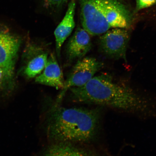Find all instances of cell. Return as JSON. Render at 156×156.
Instances as JSON below:
<instances>
[{
    "instance_id": "9a60e30c",
    "label": "cell",
    "mask_w": 156,
    "mask_h": 156,
    "mask_svg": "<svg viewBox=\"0 0 156 156\" xmlns=\"http://www.w3.org/2000/svg\"><path fill=\"white\" fill-rule=\"evenodd\" d=\"M4 77V74L3 72L2 68L0 67V81H1L3 78Z\"/></svg>"
},
{
    "instance_id": "4fadbf2b",
    "label": "cell",
    "mask_w": 156,
    "mask_h": 156,
    "mask_svg": "<svg viewBox=\"0 0 156 156\" xmlns=\"http://www.w3.org/2000/svg\"><path fill=\"white\" fill-rule=\"evenodd\" d=\"M69 0H42L44 5L47 8L58 11L67 3Z\"/></svg>"
},
{
    "instance_id": "52a82bcc",
    "label": "cell",
    "mask_w": 156,
    "mask_h": 156,
    "mask_svg": "<svg viewBox=\"0 0 156 156\" xmlns=\"http://www.w3.org/2000/svg\"><path fill=\"white\" fill-rule=\"evenodd\" d=\"M106 20L111 28L126 29L129 26L130 16L127 10L117 0H101Z\"/></svg>"
},
{
    "instance_id": "9c48e42d",
    "label": "cell",
    "mask_w": 156,
    "mask_h": 156,
    "mask_svg": "<svg viewBox=\"0 0 156 156\" xmlns=\"http://www.w3.org/2000/svg\"><path fill=\"white\" fill-rule=\"evenodd\" d=\"M35 81L37 83L53 87L57 89L63 88L65 81L63 74L54 54H51L48 57L42 73L36 77Z\"/></svg>"
},
{
    "instance_id": "8fae6325",
    "label": "cell",
    "mask_w": 156,
    "mask_h": 156,
    "mask_svg": "<svg viewBox=\"0 0 156 156\" xmlns=\"http://www.w3.org/2000/svg\"><path fill=\"white\" fill-rule=\"evenodd\" d=\"M73 142H58L54 143L45 151L44 155L49 156L92 155V152L79 147Z\"/></svg>"
},
{
    "instance_id": "277c9868",
    "label": "cell",
    "mask_w": 156,
    "mask_h": 156,
    "mask_svg": "<svg viewBox=\"0 0 156 156\" xmlns=\"http://www.w3.org/2000/svg\"><path fill=\"white\" fill-rule=\"evenodd\" d=\"M103 66L102 62L95 58L87 57L80 59L74 66L65 82L63 88L58 95L55 105H58L60 102L68 89L85 85L94 77Z\"/></svg>"
},
{
    "instance_id": "6da1fadb",
    "label": "cell",
    "mask_w": 156,
    "mask_h": 156,
    "mask_svg": "<svg viewBox=\"0 0 156 156\" xmlns=\"http://www.w3.org/2000/svg\"><path fill=\"white\" fill-rule=\"evenodd\" d=\"M69 90L78 102L103 105L142 116H153L155 113V104L150 98L128 86L115 83L106 74Z\"/></svg>"
},
{
    "instance_id": "7a4b0ae2",
    "label": "cell",
    "mask_w": 156,
    "mask_h": 156,
    "mask_svg": "<svg viewBox=\"0 0 156 156\" xmlns=\"http://www.w3.org/2000/svg\"><path fill=\"white\" fill-rule=\"evenodd\" d=\"M100 117L95 109L65 108L55 105L48 118V138L54 142L90 141L98 132Z\"/></svg>"
},
{
    "instance_id": "5b68a950",
    "label": "cell",
    "mask_w": 156,
    "mask_h": 156,
    "mask_svg": "<svg viewBox=\"0 0 156 156\" xmlns=\"http://www.w3.org/2000/svg\"><path fill=\"white\" fill-rule=\"evenodd\" d=\"M21 41L9 33L0 32V67L7 79H12Z\"/></svg>"
},
{
    "instance_id": "ba28073f",
    "label": "cell",
    "mask_w": 156,
    "mask_h": 156,
    "mask_svg": "<svg viewBox=\"0 0 156 156\" xmlns=\"http://www.w3.org/2000/svg\"><path fill=\"white\" fill-rule=\"evenodd\" d=\"M90 36L83 28L77 29L67 45L66 53L68 60L81 59L89 52L92 46Z\"/></svg>"
},
{
    "instance_id": "30bf717a",
    "label": "cell",
    "mask_w": 156,
    "mask_h": 156,
    "mask_svg": "<svg viewBox=\"0 0 156 156\" xmlns=\"http://www.w3.org/2000/svg\"><path fill=\"white\" fill-rule=\"evenodd\" d=\"M76 4L75 0H71L68 4L65 16L55 30L56 50L58 56L60 55L64 43L75 28Z\"/></svg>"
},
{
    "instance_id": "7c38bea8",
    "label": "cell",
    "mask_w": 156,
    "mask_h": 156,
    "mask_svg": "<svg viewBox=\"0 0 156 156\" xmlns=\"http://www.w3.org/2000/svg\"><path fill=\"white\" fill-rule=\"evenodd\" d=\"M48 54L41 52L31 60L24 70V73L29 78H34L43 71L47 62Z\"/></svg>"
},
{
    "instance_id": "5bb4252c",
    "label": "cell",
    "mask_w": 156,
    "mask_h": 156,
    "mask_svg": "<svg viewBox=\"0 0 156 156\" xmlns=\"http://www.w3.org/2000/svg\"><path fill=\"white\" fill-rule=\"evenodd\" d=\"M136 10L138 11L154 5L156 0H136Z\"/></svg>"
},
{
    "instance_id": "8992f818",
    "label": "cell",
    "mask_w": 156,
    "mask_h": 156,
    "mask_svg": "<svg viewBox=\"0 0 156 156\" xmlns=\"http://www.w3.org/2000/svg\"><path fill=\"white\" fill-rule=\"evenodd\" d=\"M124 29L114 28L109 29L101 35L99 44L103 53L113 58L124 55L129 40L128 33Z\"/></svg>"
},
{
    "instance_id": "3957f363",
    "label": "cell",
    "mask_w": 156,
    "mask_h": 156,
    "mask_svg": "<svg viewBox=\"0 0 156 156\" xmlns=\"http://www.w3.org/2000/svg\"><path fill=\"white\" fill-rule=\"evenodd\" d=\"M83 28L93 36L102 35L111 29L105 17L101 0H80Z\"/></svg>"
}]
</instances>
